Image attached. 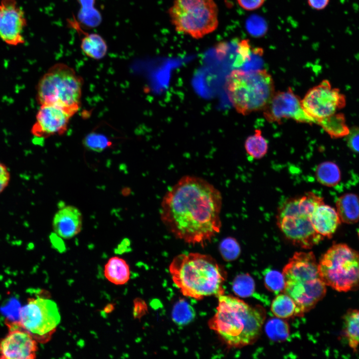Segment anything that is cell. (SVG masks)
Listing matches in <instances>:
<instances>
[{
  "label": "cell",
  "instance_id": "obj_23",
  "mask_svg": "<svg viewBox=\"0 0 359 359\" xmlns=\"http://www.w3.org/2000/svg\"><path fill=\"white\" fill-rule=\"evenodd\" d=\"M317 124L320 126L331 138L337 139L347 136L350 130L346 122L343 113H337L319 121Z\"/></svg>",
  "mask_w": 359,
  "mask_h": 359
},
{
  "label": "cell",
  "instance_id": "obj_13",
  "mask_svg": "<svg viewBox=\"0 0 359 359\" xmlns=\"http://www.w3.org/2000/svg\"><path fill=\"white\" fill-rule=\"evenodd\" d=\"M262 111L265 119L271 123H280L283 119H291L299 123H314L303 110L301 99L290 87L275 92Z\"/></svg>",
  "mask_w": 359,
  "mask_h": 359
},
{
  "label": "cell",
  "instance_id": "obj_17",
  "mask_svg": "<svg viewBox=\"0 0 359 359\" xmlns=\"http://www.w3.org/2000/svg\"><path fill=\"white\" fill-rule=\"evenodd\" d=\"M68 24L79 35H82L80 48L85 55L94 60H100L105 56L108 46L100 35L85 31L74 16L68 20Z\"/></svg>",
  "mask_w": 359,
  "mask_h": 359
},
{
  "label": "cell",
  "instance_id": "obj_2",
  "mask_svg": "<svg viewBox=\"0 0 359 359\" xmlns=\"http://www.w3.org/2000/svg\"><path fill=\"white\" fill-rule=\"evenodd\" d=\"M218 298L216 312L208 322L209 328L229 347L240 348L254 343L265 319L264 308L251 306L229 295Z\"/></svg>",
  "mask_w": 359,
  "mask_h": 359
},
{
  "label": "cell",
  "instance_id": "obj_20",
  "mask_svg": "<svg viewBox=\"0 0 359 359\" xmlns=\"http://www.w3.org/2000/svg\"><path fill=\"white\" fill-rule=\"evenodd\" d=\"M106 279L115 285L126 283L130 277V268L126 261L118 256L110 258L104 267Z\"/></svg>",
  "mask_w": 359,
  "mask_h": 359
},
{
  "label": "cell",
  "instance_id": "obj_18",
  "mask_svg": "<svg viewBox=\"0 0 359 359\" xmlns=\"http://www.w3.org/2000/svg\"><path fill=\"white\" fill-rule=\"evenodd\" d=\"M312 222L315 231L320 235L331 238L341 221L336 210L325 204H318L312 214Z\"/></svg>",
  "mask_w": 359,
  "mask_h": 359
},
{
  "label": "cell",
  "instance_id": "obj_3",
  "mask_svg": "<svg viewBox=\"0 0 359 359\" xmlns=\"http://www.w3.org/2000/svg\"><path fill=\"white\" fill-rule=\"evenodd\" d=\"M169 271L174 283L185 296L200 300L224 295L225 272L209 255L179 254L172 260Z\"/></svg>",
  "mask_w": 359,
  "mask_h": 359
},
{
  "label": "cell",
  "instance_id": "obj_5",
  "mask_svg": "<svg viewBox=\"0 0 359 359\" xmlns=\"http://www.w3.org/2000/svg\"><path fill=\"white\" fill-rule=\"evenodd\" d=\"M224 89L233 107L244 116L262 111L275 92L273 78L265 69H234L225 78Z\"/></svg>",
  "mask_w": 359,
  "mask_h": 359
},
{
  "label": "cell",
  "instance_id": "obj_14",
  "mask_svg": "<svg viewBox=\"0 0 359 359\" xmlns=\"http://www.w3.org/2000/svg\"><path fill=\"white\" fill-rule=\"evenodd\" d=\"M26 25L25 13L16 0H0V37L4 42L11 46L23 44Z\"/></svg>",
  "mask_w": 359,
  "mask_h": 359
},
{
  "label": "cell",
  "instance_id": "obj_29",
  "mask_svg": "<svg viewBox=\"0 0 359 359\" xmlns=\"http://www.w3.org/2000/svg\"><path fill=\"white\" fill-rule=\"evenodd\" d=\"M255 282L253 279L248 274L237 276L232 283L234 293L241 297L251 296L255 290Z\"/></svg>",
  "mask_w": 359,
  "mask_h": 359
},
{
  "label": "cell",
  "instance_id": "obj_21",
  "mask_svg": "<svg viewBox=\"0 0 359 359\" xmlns=\"http://www.w3.org/2000/svg\"><path fill=\"white\" fill-rule=\"evenodd\" d=\"M79 4L76 19L83 28H93L102 20L100 12L95 6L96 0H77Z\"/></svg>",
  "mask_w": 359,
  "mask_h": 359
},
{
  "label": "cell",
  "instance_id": "obj_36",
  "mask_svg": "<svg viewBox=\"0 0 359 359\" xmlns=\"http://www.w3.org/2000/svg\"><path fill=\"white\" fill-rule=\"evenodd\" d=\"M242 8L247 10H254L260 8L265 0H236Z\"/></svg>",
  "mask_w": 359,
  "mask_h": 359
},
{
  "label": "cell",
  "instance_id": "obj_11",
  "mask_svg": "<svg viewBox=\"0 0 359 359\" xmlns=\"http://www.w3.org/2000/svg\"><path fill=\"white\" fill-rule=\"evenodd\" d=\"M346 97L338 88H333L328 80L310 89L301 100L302 108L314 124L343 108Z\"/></svg>",
  "mask_w": 359,
  "mask_h": 359
},
{
  "label": "cell",
  "instance_id": "obj_16",
  "mask_svg": "<svg viewBox=\"0 0 359 359\" xmlns=\"http://www.w3.org/2000/svg\"><path fill=\"white\" fill-rule=\"evenodd\" d=\"M82 214L80 210L73 205L64 206L56 212L52 221L55 233L62 238L70 239L82 230Z\"/></svg>",
  "mask_w": 359,
  "mask_h": 359
},
{
  "label": "cell",
  "instance_id": "obj_8",
  "mask_svg": "<svg viewBox=\"0 0 359 359\" xmlns=\"http://www.w3.org/2000/svg\"><path fill=\"white\" fill-rule=\"evenodd\" d=\"M218 10L214 0H174L169 9L177 32L200 39L216 30Z\"/></svg>",
  "mask_w": 359,
  "mask_h": 359
},
{
  "label": "cell",
  "instance_id": "obj_28",
  "mask_svg": "<svg viewBox=\"0 0 359 359\" xmlns=\"http://www.w3.org/2000/svg\"><path fill=\"white\" fill-rule=\"evenodd\" d=\"M195 313L192 307L186 301L180 299L174 305L172 310V319L179 325H184L191 322Z\"/></svg>",
  "mask_w": 359,
  "mask_h": 359
},
{
  "label": "cell",
  "instance_id": "obj_19",
  "mask_svg": "<svg viewBox=\"0 0 359 359\" xmlns=\"http://www.w3.org/2000/svg\"><path fill=\"white\" fill-rule=\"evenodd\" d=\"M337 212L341 221L353 224L359 219V197L354 193L341 196L336 201Z\"/></svg>",
  "mask_w": 359,
  "mask_h": 359
},
{
  "label": "cell",
  "instance_id": "obj_32",
  "mask_svg": "<svg viewBox=\"0 0 359 359\" xmlns=\"http://www.w3.org/2000/svg\"><path fill=\"white\" fill-rule=\"evenodd\" d=\"M264 280L265 285L269 291L278 293L284 290L285 279L283 273L275 270H268Z\"/></svg>",
  "mask_w": 359,
  "mask_h": 359
},
{
  "label": "cell",
  "instance_id": "obj_35",
  "mask_svg": "<svg viewBox=\"0 0 359 359\" xmlns=\"http://www.w3.org/2000/svg\"><path fill=\"white\" fill-rule=\"evenodd\" d=\"M348 136L349 147L353 151L359 153V127L352 128Z\"/></svg>",
  "mask_w": 359,
  "mask_h": 359
},
{
  "label": "cell",
  "instance_id": "obj_9",
  "mask_svg": "<svg viewBox=\"0 0 359 359\" xmlns=\"http://www.w3.org/2000/svg\"><path fill=\"white\" fill-rule=\"evenodd\" d=\"M318 269L325 285L337 291L359 286V253L345 244L333 245L321 258Z\"/></svg>",
  "mask_w": 359,
  "mask_h": 359
},
{
  "label": "cell",
  "instance_id": "obj_25",
  "mask_svg": "<svg viewBox=\"0 0 359 359\" xmlns=\"http://www.w3.org/2000/svg\"><path fill=\"white\" fill-rule=\"evenodd\" d=\"M316 177L322 184L334 186L341 179V173L338 166L331 162H325L319 164L316 170Z\"/></svg>",
  "mask_w": 359,
  "mask_h": 359
},
{
  "label": "cell",
  "instance_id": "obj_37",
  "mask_svg": "<svg viewBox=\"0 0 359 359\" xmlns=\"http://www.w3.org/2000/svg\"><path fill=\"white\" fill-rule=\"evenodd\" d=\"M309 6L316 10L325 9L329 4L330 0H307Z\"/></svg>",
  "mask_w": 359,
  "mask_h": 359
},
{
  "label": "cell",
  "instance_id": "obj_4",
  "mask_svg": "<svg viewBox=\"0 0 359 359\" xmlns=\"http://www.w3.org/2000/svg\"><path fill=\"white\" fill-rule=\"evenodd\" d=\"M283 292L295 302L300 316L311 310L326 295V285L312 252L294 253L284 267Z\"/></svg>",
  "mask_w": 359,
  "mask_h": 359
},
{
  "label": "cell",
  "instance_id": "obj_38",
  "mask_svg": "<svg viewBox=\"0 0 359 359\" xmlns=\"http://www.w3.org/2000/svg\"><path fill=\"white\" fill-rule=\"evenodd\" d=\"M358 233H359V231H358Z\"/></svg>",
  "mask_w": 359,
  "mask_h": 359
},
{
  "label": "cell",
  "instance_id": "obj_24",
  "mask_svg": "<svg viewBox=\"0 0 359 359\" xmlns=\"http://www.w3.org/2000/svg\"><path fill=\"white\" fill-rule=\"evenodd\" d=\"M271 311L276 317L280 319L300 316L294 301L284 293L277 295L273 300Z\"/></svg>",
  "mask_w": 359,
  "mask_h": 359
},
{
  "label": "cell",
  "instance_id": "obj_10",
  "mask_svg": "<svg viewBox=\"0 0 359 359\" xmlns=\"http://www.w3.org/2000/svg\"><path fill=\"white\" fill-rule=\"evenodd\" d=\"M18 316L22 327L41 343L50 339L60 322L56 304L42 297L29 298L20 309Z\"/></svg>",
  "mask_w": 359,
  "mask_h": 359
},
{
  "label": "cell",
  "instance_id": "obj_27",
  "mask_svg": "<svg viewBox=\"0 0 359 359\" xmlns=\"http://www.w3.org/2000/svg\"><path fill=\"white\" fill-rule=\"evenodd\" d=\"M265 330L268 337L274 341L286 340L290 333L288 323L279 318L269 320L265 325Z\"/></svg>",
  "mask_w": 359,
  "mask_h": 359
},
{
  "label": "cell",
  "instance_id": "obj_31",
  "mask_svg": "<svg viewBox=\"0 0 359 359\" xmlns=\"http://www.w3.org/2000/svg\"><path fill=\"white\" fill-rule=\"evenodd\" d=\"M84 145L90 150L100 152L111 146L112 143L104 135L92 132L85 137Z\"/></svg>",
  "mask_w": 359,
  "mask_h": 359
},
{
  "label": "cell",
  "instance_id": "obj_33",
  "mask_svg": "<svg viewBox=\"0 0 359 359\" xmlns=\"http://www.w3.org/2000/svg\"><path fill=\"white\" fill-rule=\"evenodd\" d=\"M248 32L252 36L260 37L264 35L267 31V26L265 21L258 15H252L246 23Z\"/></svg>",
  "mask_w": 359,
  "mask_h": 359
},
{
  "label": "cell",
  "instance_id": "obj_1",
  "mask_svg": "<svg viewBox=\"0 0 359 359\" xmlns=\"http://www.w3.org/2000/svg\"><path fill=\"white\" fill-rule=\"evenodd\" d=\"M221 206V194L212 184L198 177L185 176L164 195L160 217L176 238L203 246L220 230Z\"/></svg>",
  "mask_w": 359,
  "mask_h": 359
},
{
  "label": "cell",
  "instance_id": "obj_7",
  "mask_svg": "<svg viewBox=\"0 0 359 359\" xmlns=\"http://www.w3.org/2000/svg\"><path fill=\"white\" fill-rule=\"evenodd\" d=\"M83 79L74 69L63 63L53 65L36 86V100L40 105L61 108L74 116L79 110Z\"/></svg>",
  "mask_w": 359,
  "mask_h": 359
},
{
  "label": "cell",
  "instance_id": "obj_15",
  "mask_svg": "<svg viewBox=\"0 0 359 359\" xmlns=\"http://www.w3.org/2000/svg\"><path fill=\"white\" fill-rule=\"evenodd\" d=\"M72 116L64 109L51 105H41L35 117L31 133L37 138H46L64 134Z\"/></svg>",
  "mask_w": 359,
  "mask_h": 359
},
{
  "label": "cell",
  "instance_id": "obj_30",
  "mask_svg": "<svg viewBox=\"0 0 359 359\" xmlns=\"http://www.w3.org/2000/svg\"><path fill=\"white\" fill-rule=\"evenodd\" d=\"M219 251L224 260L230 261L238 258L240 253V247L235 239L228 237L220 243Z\"/></svg>",
  "mask_w": 359,
  "mask_h": 359
},
{
  "label": "cell",
  "instance_id": "obj_26",
  "mask_svg": "<svg viewBox=\"0 0 359 359\" xmlns=\"http://www.w3.org/2000/svg\"><path fill=\"white\" fill-rule=\"evenodd\" d=\"M244 147L248 155L253 159H260L266 154L268 144L263 136L262 131L256 129L253 135L247 138Z\"/></svg>",
  "mask_w": 359,
  "mask_h": 359
},
{
  "label": "cell",
  "instance_id": "obj_22",
  "mask_svg": "<svg viewBox=\"0 0 359 359\" xmlns=\"http://www.w3.org/2000/svg\"><path fill=\"white\" fill-rule=\"evenodd\" d=\"M343 333L350 347L356 351L359 346V309H350L343 317Z\"/></svg>",
  "mask_w": 359,
  "mask_h": 359
},
{
  "label": "cell",
  "instance_id": "obj_34",
  "mask_svg": "<svg viewBox=\"0 0 359 359\" xmlns=\"http://www.w3.org/2000/svg\"><path fill=\"white\" fill-rule=\"evenodd\" d=\"M11 180V174L7 166L0 161V195L8 186Z\"/></svg>",
  "mask_w": 359,
  "mask_h": 359
},
{
  "label": "cell",
  "instance_id": "obj_6",
  "mask_svg": "<svg viewBox=\"0 0 359 359\" xmlns=\"http://www.w3.org/2000/svg\"><path fill=\"white\" fill-rule=\"evenodd\" d=\"M323 198L313 192L291 198L279 207L277 224L284 236L294 245L310 249L324 237L315 230L312 214L315 207Z\"/></svg>",
  "mask_w": 359,
  "mask_h": 359
},
{
  "label": "cell",
  "instance_id": "obj_12",
  "mask_svg": "<svg viewBox=\"0 0 359 359\" xmlns=\"http://www.w3.org/2000/svg\"><path fill=\"white\" fill-rule=\"evenodd\" d=\"M4 322L8 333L0 339V359H35L38 350L37 341L18 321L7 318Z\"/></svg>",
  "mask_w": 359,
  "mask_h": 359
}]
</instances>
